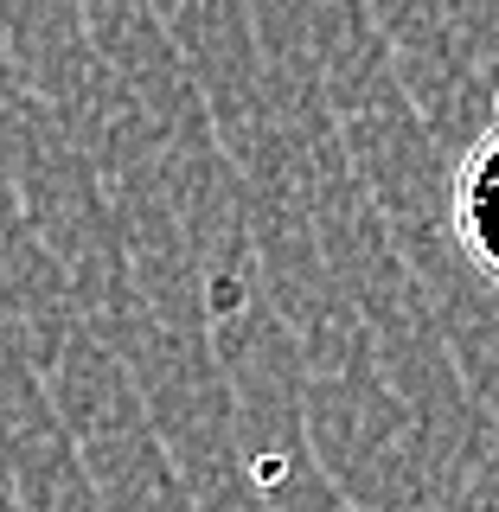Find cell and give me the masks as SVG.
Returning <instances> with one entry per match:
<instances>
[{
    "instance_id": "6da1fadb",
    "label": "cell",
    "mask_w": 499,
    "mask_h": 512,
    "mask_svg": "<svg viewBox=\"0 0 499 512\" xmlns=\"http://www.w3.org/2000/svg\"><path fill=\"white\" fill-rule=\"evenodd\" d=\"M448 224H455L468 263L499 288V96L448 180Z\"/></svg>"
}]
</instances>
